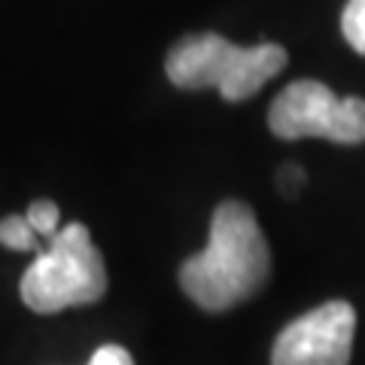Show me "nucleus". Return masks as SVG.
Instances as JSON below:
<instances>
[{"label":"nucleus","mask_w":365,"mask_h":365,"mask_svg":"<svg viewBox=\"0 0 365 365\" xmlns=\"http://www.w3.org/2000/svg\"><path fill=\"white\" fill-rule=\"evenodd\" d=\"M271 250L256 213L244 201L213 210L207 247L180 265V287L201 311L220 314L241 304L268 283Z\"/></svg>","instance_id":"1"},{"label":"nucleus","mask_w":365,"mask_h":365,"mask_svg":"<svg viewBox=\"0 0 365 365\" xmlns=\"http://www.w3.org/2000/svg\"><path fill=\"white\" fill-rule=\"evenodd\" d=\"M277 43L235 46L220 34H195L170 46L165 73L177 88H216L225 101H247L287 67Z\"/></svg>","instance_id":"2"},{"label":"nucleus","mask_w":365,"mask_h":365,"mask_svg":"<svg viewBox=\"0 0 365 365\" xmlns=\"http://www.w3.org/2000/svg\"><path fill=\"white\" fill-rule=\"evenodd\" d=\"M19 292L34 314H58L104 299L107 268L88 228L83 222L64 225L21 274Z\"/></svg>","instance_id":"3"},{"label":"nucleus","mask_w":365,"mask_h":365,"mask_svg":"<svg viewBox=\"0 0 365 365\" xmlns=\"http://www.w3.org/2000/svg\"><path fill=\"white\" fill-rule=\"evenodd\" d=\"M268 128L280 140L323 137L332 143H365V101L341 98L317 79H295L274 98Z\"/></svg>","instance_id":"4"},{"label":"nucleus","mask_w":365,"mask_h":365,"mask_svg":"<svg viewBox=\"0 0 365 365\" xmlns=\"http://www.w3.org/2000/svg\"><path fill=\"white\" fill-rule=\"evenodd\" d=\"M356 311L347 302H326L283 326L271 365H350Z\"/></svg>","instance_id":"5"},{"label":"nucleus","mask_w":365,"mask_h":365,"mask_svg":"<svg viewBox=\"0 0 365 365\" xmlns=\"http://www.w3.org/2000/svg\"><path fill=\"white\" fill-rule=\"evenodd\" d=\"M0 244L16 250V253H28V250H37V235L28 225L25 216H4L0 220Z\"/></svg>","instance_id":"6"},{"label":"nucleus","mask_w":365,"mask_h":365,"mask_svg":"<svg viewBox=\"0 0 365 365\" xmlns=\"http://www.w3.org/2000/svg\"><path fill=\"white\" fill-rule=\"evenodd\" d=\"M25 220L28 225L34 228V235L37 237H52L61 232L58 222H61V213H58V204H52V201H34L28 213H25Z\"/></svg>","instance_id":"7"},{"label":"nucleus","mask_w":365,"mask_h":365,"mask_svg":"<svg viewBox=\"0 0 365 365\" xmlns=\"http://www.w3.org/2000/svg\"><path fill=\"white\" fill-rule=\"evenodd\" d=\"M341 31L353 49L365 55V0H347L344 13H341Z\"/></svg>","instance_id":"8"},{"label":"nucleus","mask_w":365,"mask_h":365,"mask_svg":"<svg viewBox=\"0 0 365 365\" xmlns=\"http://www.w3.org/2000/svg\"><path fill=\"white\" fill-rule=\"evenodd\" d=\"M88 365H134L131 359V353L119 347V344H104V347H98L95 350V356H91Z\"/></svg>","instance_id":"9"},{"label":"nucleus","mask_w":365,"mask_h":365,"mask_svg":"<svg viewBox=\"0 0 365 365\" xmlns=\"http://www.w3.org/2000/svg\"><path fill=\"white\" fill-rule=\"evenodd\" d=\"M302 180H304V174H302V170H299V168H292V165L280 170V189H287V192H292V189H295V186H299V182H302Z\"/></svg>","instance_id":"10"}]
</instances>
